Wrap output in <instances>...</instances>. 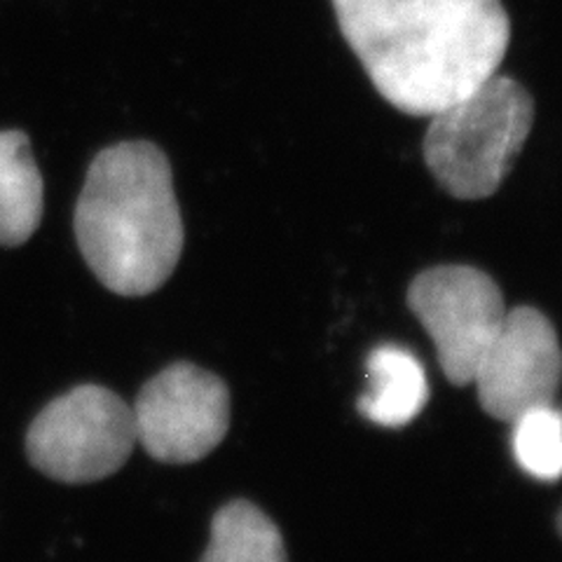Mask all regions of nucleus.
<instances>
[{
    "label": "nucleus",
    "instance_id": "39448f33",
    "mask_svg": "<svg viewBox=\"0 0 562 562\" xmlns=\"http://www.w3.org/2000/svg\"><path fill=\"white\" fill-rule=\"evenodd\" d=\"M136 443L165 464L211 454L231 429L225 382L192 363H171L138 392L132 408Z\"/></svg>",
    "mask_w": 562,
    "mask_h": 562
},
{
    "label": "nucleus",
    "instance_id": "20e7f679",
    "mask_svg": "<svg viewBox=\"0 0 562 562\" xmlns=\"http://www.w3.org/2000/svg\"><path fill=\"white\" fill-rule=\"evenodd\" d=\"M136 446L132 408L115 392L82 384L45 406L26 434L29 462L59 483H94L125 467Z\"/></svg>",
    "mask_w": 562,
    "mask_h": 562
},
{
    "label": "nucleus",
    "instance_id": "f257e3e1",
    "mask_svg": "<svg viewBox=\"0 0 562 562\" xmlns=\"http://www.w3.org/2000/svg\"><path fill=\"white\" fill-rule=\"evenodd\" d=\"M338 26L380 97L431 117L497 74L508 43L502 0H333Z\"/></svg>",
    "mask_w": 562,
    "mask_h": 562
},
{
    "label": "nucleus",
    "instance_id": "9d476101",
    "mask_svg": "<svg viewBox=\"0 0 562 562\" xmlns=\"http://www.w3.org/2000/svg\"><path fill=\"white\" fill-rule=\"evenodd\" d=\"M200 562H289L277 525L251 502H231L211 520Z\"/></svg>",
    "mask_w": 562,
    "mask_h": 562
},
{
    "label": "nucleus",
    "instance_id": "423d86ee",
    "mask_svg": "<svg viewBox=\"0 0 562 562\" xmlns=\"http://www.w3.org/2000/svg\"><path fill=\"white\" fill-rule=\"evenodd\" d=\"M408 305L431 336L446 378L469 384L506 316L495 279L469 266L431 268L413 279Z\"/></svg>",
    "mask_w": 562,
    "mask_h": 562
},
{
    "label": "nucleus",
    "instance_id": "1a4fd4ad",
    "mask_svg": "<svg viewBox=\"0 0 562 562\" xmlns=\"http://www.w3.org/2000/svg\"><path fill=\"white\" fill-rule=\"evenodd\" d=\"M43 218V176L31 140L20 130L0 132V246H22Z\"/></svg>",
    "mask_w": 562,
    "mask_h": 562
},
{
    "label": "nucleus",
    "instance_id": "0eeeda50",
    "mask_svg": "<svg viewBox=\"0 0 562 562\" xmlns=\"http://www.w3.org/2000/svg\"><path fill=\"white\" fill-rule=\"evenodd\" d=\"M471 382L479 386L483 411L502 422L553 406L560 384V345L553 324L535 307L506 312Z\"/></svg>",
    "mask_w": 562,
    "mask_h": 562
},
{
    "label": "nucleus",
    "instance_id": "f03ea898",
    "mask_svg": "<svg viewBox=\"0 0 562 562\" xmlns=\"http://www.w3.org/2000/svg\"><path fill=\"white\" fill-rule=\"evenodd\" d=\"M76 239L101 284L127 297L148 295L183 254V218L171 165L150 140L103 148L76 204Z\"/></svg>",
    "mask_w": 562,
    "mask_h": 562
},
{
    "label": "nucleus",
    "instance_id": "6e6552de",
    "mask_svg": "<svg viewBox=\"0 0 562 562\" xmlns=\"http://www.w3.org/2000/svg\"><path fill=\"white\" fill-rule=\"evenodd\" d=\"M368 390L359 398L363 417L380 427L398 429L413 422L429 398L425 368L408 349L396 345L378 347L366 363Z\"/></svg>",
    "mask_w": 562,
    "mask_h": 562
},
{
    "label": "nucleus",
    "instance_id": "7ed1b4c3",
    "mask_svg": "<svg viewBox=\"0 0 562 562\" xmlns=\"http://www.w3.org/2000/svg\"><path fill=\"white\" fill-rule=\"evenodd\" d=\"M535 125V99L508 76H490L476 90L431 115L425 162L457 200H485L512 173Z\"/></svg>",
    "mask_w": 562,
    "mask_h": 562
},
{
    "label": "nucleus",
    "instance_id": "9b49d317",
    "mask_svg": "<svg viewBox=\"0 0 562 562\" xmlns=\"http://www.w3.org/2000/svg\"><path fill=\"white\" fill-rule=\"evenodd\" d=\"M514 454L522 471L539 481H558L562 469V422L553 406L514 419Z\"/></svg>",
    "mask_w": 562,
    "mask_h": 562
}]
</instances>
